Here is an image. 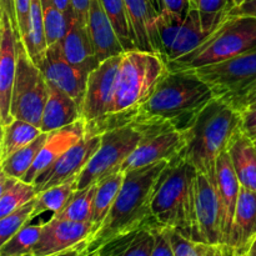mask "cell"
<instances>
[{"instance_id": "cell-1", "label": "cell", "mask_w": 256, "mask_h": 256, "mask_svg": "<svg viewBox=\"0 0 256 256\" xmlns=\"http://www.w3.org/2000/svg\"><path fill=\"white\" fill-rule=\"evenodd\" d=\"M215 99L209 85L190 70H170L152 96L140 105L130 122L169 125L188 132Z\"/></svg>"}, {"instance_id": "cell-2", "label": "cell", "mask_w": 256, "mask_h": 256, "mask_svg": "<svg viewBox=\"0 0 256 256\" xmlns=\"http://www.w3.org/2000/svg\"><path fill=\"white\" fill-rule=\"evenodd\" d=\"M172 160L125 172L122 189L98 232L88 240V252H92L115 238L158 226L152 212V200L160 175Z\"/></svg>"}, {"instance_id": "cell-3", "label": "cell", "mask_w": 256, "mask_h": 256, "mask_svg": "<svg viewBox=\"0 0 256 256\" xmlns=\"http://www.w3.org/2000/svg\"><path fill=\"white\" fill-rule=\"evenodd\" d=\"M169 72L166 60L154 52L140 49L122 52L109 115L88 124L89 132L102 134L110 128L129 122L132 115L152 96Z\"/></svg>"}, {"instance_id": "cell-4", "label": "cell", "mask_w": 256, "mask_h": 256, "mask_svg": "<svg viewBox=\"0 0 256 256\" xmlns=\"http://www.w3.org/2000/svg\"><path fill=\"white\" fill-rule=\"evenodd\" d=\"M240 128L242 112L225 100L215 98L189 130V142L182 156L215 185L218 158Z\"/></svg>"}, {"instance_id": "cell-5", "label": "cell", "mask_w": 256, "mask_h": 256, "mask_svg": "<svg viewBox=\"0 0 256 256\" xmlns=\"http://www.w3.org/2000/svg\"><path fill=\"white\" fill-rule=\"evenodd\" d=\"M198 170L179 155L160 175L152 200V212L159 226L192 239L194 230L195 182Z\"/></svg>"}, {"instance_id": "cell-6", "label": "cell", "mask_w": 256, "mask_h": 256, "mask_svg": "<svg viewBox=\"0 0 256 256\" xmlns=\"http://www.w3.org/2000/svg\"><path fill=\"white\" fill-rule=\"evenodd\" d=\"M256 49V18L228 15L190 54L168 62L170 70H188L226 62Z\"/></svg>"}, {"instance_id": "cell-7", "label": "cell", "mask_w": 256, "mask_h": 256, "mask_svg": "<svg viewBox=\"0 0 256 256\" xmlns=\"http://www.w3.org/2000/svg\"><path fill=\"white\" fill-rule=\"evenodd\" d=\"M100 135L102 142L99 149L80 174L78 189L96 184L112 172H119L125 160L142 142L144 129L142 125L129 122L110 128Z\"/></svg>"}, {"instance_id": "cell-8", "label": "cell", "mask_w": 256, "mask_h": 256, "mask_svg": "<svg viewBox=\"0 0 256 256\" xmlns=\"http://www.w3.org/2000/svg\"><path fill=\"white\" fill-rule=\"evenodd\" d=\"M50 85L36 64L30 59L22 39L18 40V64L12 94L10 114L14 119L42 125Z\"/></svg>"}, {"instance_id": "cell-9", "label": "cell", "mask_w": 256, "mask_h": 256, "mask_svg": "<svg viewBox=\"0 0 256 256\" xmlns=\"http://www.w3.org/2000/svg\"><path fill=\"white\" fill-rule=\"evenodd\" d=\"M188 70L206 82L216 99L232 102L256 89V49L226 62Z\"/></svg>"}, {"instance_id": "cell-10", "label": "cell", "mask_w": 256, "mask_h": 256, "mask_svg": "<svg viewBox=\"0 0 256 256\" xmlns=\"http://www.w3.org/2000/svg\"><path fill=\"white\" fill-rule=\"evenodd\" d=\"M162 56L166 62H175L196 49L210 34L204 30L196 4L192 2L186 16L162 10L156 20Z\"/></svg>"}, {"instance_id": "cell-11", "label": "cell", "mask_w": 256, "mask_h": 256, "mask_svg": "<svg viewBox=\"0 0 256 256\" xmlns=\"http://www.w3.org/2000/svg\"><path fill=\"white\" fill-rule=\"evenodd\" d=\"M139 125L144 129V136L122 165V172L139 169L162 160H172L182 155L188 146L189 130L182 132L169 125Z\"/></svg>"}, {"instance_id": "cell-12", "label": "cell", "mask_w": 256, "mask_h": 256, "mask_svg": "<svg viewBox=\"0 0 256 256\" xmlns=\"http://www.w3.org/2000/svg\"><path fill=\"white\" fill-rule=\"evenodd\" d=\"M192 240L214 246H224L222 209L216 188L199 172L195 182L194 230Z\"/></svg>"}, {"instance_id": "cell-13", "label": "cell", "mask_w": 256, "mask_h": 256, "mask_svg": "<svg viewBox=\"0 0 256 256\" xmlns=\"http://www.w3.org/2000/svg\"><path fill=\"white\" fill-rule=\"evenodd\" d=\"M122 55L100 62L99 66L89 74L82 106V118L86 120L88 124L100 122L109 115Z\"/></svg>"}, {"instance_id": "cell-14", "label": "cell", "mask_w": 256, "mask_h": 256, "mask_svg": "<svg viewBox=\"0 0 256 256\" xmlns=\"http://www.w3.org/2000/svg\"><path fill=\"white\" fill-rule=\"evenodd\" d=\"M100 142H102V135L86 132L82 140H79L49 169L36 178L34 185L38 194L52 186L78 179L92 155L99 149Z\"/></svg>"}, {"instance_id": "cell-15", "label": "cell", "mask_w": 256, "mask_h": 256, "mask_svg": "<svg viewBox=\"0 0 256 256\" xmlns=\"http://www.w3.org/2000/svg\"><path fill=\"white\" fill-rule=\"evenodd\" d=\"M38 66L50 85L64 92L82 106L89 74L65 59L62 42L48 46L46 52Z\"/></svg>"}, {"instance_id": "cell-16", "label": "cell", "mask_w": 256, "mask_h": 256, "mask_svg": "<svg viewBox=\"0 0 256 256\" xmlns=\"http://www.w3.org/2000/svg\"><path fill=\"white\" fill-rule=\"evenodd\" d=\"M18 40L12 18L0 10V122L6 125L14 118L10 114L12 94L18 64Z\"/></svg>"}, {"instance_id": "cell-17", "label": "cell", "mask_w": 256, "mask_h": 256, "mask_svg": "<svg viewBox=\"0 0 256 256\" xmlns=\"http://www.w3.org/2000/svg\"><path fill=\"white\" fill-rule=\"evenodd\" d=\"M92 222H76L52 218L42 226L34 256H50L88 242L94 235Z\"/></svg>"}, {"instance_id": "cell-18", "label": "cell", "mask_w": 256, "mask_h": 256, "mask_svg": "<svg viewBox=\"0 0 256 256\" xmlns=\"http://www.w3.org/2000/svg\"><path fill=\"white\" fill-rule=\"evenodd\" d=\"M86 132L88 122L82 118L74 124L48 132L46 140H45L34 165L29 170L26 176L24 178L25 182L34 184L40 174L49 169L70 148L74 146L79 140H82L86 135Z\"/></svg>"}, {"instance_id": "cell-19", "label": "cell", "mask_w": 256, "mask_h": 256, "mask_svg": "<svg viewBox=\"0 0 256 256\" xmlns=\"http://www.w3.org/2000/svg\"><path fill=\"white\" fill-rule=\"evenodd\" d=\"M215 188H216L220 209H222V242H224V246L229 249L230 235H232V222H234L242 185H240L236 172L232 166V159L226 150L222 152L218 158Z\"/></svg>"}, {"instance_id": "cell-20", "label": "cell", "mask_w": 256, "mask_h": 256, "mask_svg": "<svg viewBox=\"0 0 256 256\" xmlns=\"http://www.w3.org/2000/svg\"><path fill=\"white\" fill-rule=\"evenodd\" d=\"M256 239V192L242 186L230 235L229 250L242 256Z\"/></svg>"}, {"instance_id": "cell-21", "label": "cell", "mask_w": 256, "mask_h": 256, "mask_svg": "<svg viewBox=\"0 0 256 256\" xmlns=\"http://www.w3.org/2000/svg\"><path fill=\"white\" fill-rule=\"evenodd\" d=\"M136 48L162 56L156 20L159 12L152 0H125Z\"/></svg>"}, {"instance_id": "cell-22", "label": "cell", "mask_w": 256, "mask_h": 256, "mask_svg": "<svg viewBox=\"0 0 256 256\" xmlns=\"http://www.w3.org/2000/svg\"><path fill=\"white\" fill-rule=\"evenodd\" d=\"M88 29L99 62L125 52L100 0H90Z\"/></svg>"}, {"instance_id": "cell-23", "label": "cell", "mask_w": 256, "mask_h": 256, "mask_svg": "<svg viewBox=\"0 0 256 256\" xmlns=\"http://www.w3.org/2000/svg\"><path fill=\"white\" fill-rule=\"evenodd\" d=\"M62 49L65 59L86 74L100 65L88 25L80 24L78 20L70 24L66 35L62 40Z\"/></svg>"}, {"instance_id": "cell-24", "label": "cell", "mask_w": 256, "mask_h": 256, "mask_svg": "<svg viewBox=\"0 0 256 256\" xmlns=\"http://www.w3.org/2000/svg\"><path fill=\"white\" fill-rule=\"evenodd\" d=\"M80 119L82 106L64 92L50 85L49 96L42 116V132H52L74 124Z\"/></svg>"}, {"instance_id": "cell-25", "label": "cell", "mask_w": 256, "mask_h": 256, "mask_svg": "<svg viewBox=\"0 0 256 256\" xmlns=\"http://www.w3.org/2000/svg\"><path fill=\"white\" fill-rule=\"evenodd\" d=\"M226 152L240 185L256 192V145L252 138L240 128L230 140Z\"/></svg>"}, {"instance_id": "cell-26", "label": "cell", "mask_w": 256, "mask_h": 256, "mask_svg": "<svg viewBox=\"0 0 256 256\" xmlns=\"http://www.w3.org/2000/svg\"><path fill=\"white\" fill-rule=\"evenodd\" d=\"M154 228H144L139 232L115 238L86 254L96 256H152L155 242L152 232Z\"/></svg>"}, {"instance_id": "cell-27", "label": "cell", "mask_w": 256, "mask_h": 256, "mask_svg": "<svg viewBox=\"0 0 256 256\" xmlns=\"http://www.w3.org/2000/svg\"><path fill=\"white\" fill-rule=\"evenodd\" d=\"M36 196L38 192L32 182L5 174L0 175V218L6 216Z\"/></svg>"}, {"instance_id": "cell-28", "label": "cell", "mask_w": 256, "mask_h": 256, "mask_svg": "<svg viewBox=\"0 0 256 256\" xmlns=\"http://www.w3.org/2000/svg\"><path fill=\"white\" fill-rule=\"evenodd\" d=\"M42 134V132L39 126L25 120L12 119L9 124L2 125V162L18 150L32 144Z\"/></svg>"}, {"instance_id": "cell-29", "label": "cell", "mask_w": 256, "mask_h": 256, "mask_svg": "<svg viewBox=\"0 0 256 256\" xmlns=\"http://www.w3.org/2000/svg\"><path fill=\"white\" fill-rule=\"evenodd\" d=\"M125 172L119 170L112 172L109 176L104 178L98 182L96 192L94 198V205H92V224L95 226V232H98L104 220L106 219L120 189H122V182H124ZM94 232V234H95Z\"/></svg>"}, {"instance_id": "cell-30", "label": "cell", "mask_w": 256, "mask_h": 256, "mask_svg": "<svg viewBox=\"0 0 256 256\" xmlns=\"http://www.w3.org/2000/svg\"><path fill=\"white\" fill-rule=\"evenodd\" d=\"M22 42L26 49L28 54H29L30 59L35 64L39 65L48 50L42 0H32L29 26H28L26 35Z\"/></svg>"}, {"instance_id": "cell-31", "label": "cell", "mask_w": 256, "mask_h": 256, "mask_svg": "<svg viewBox=\"0 0 256 256\" xmlns=\"http://www.w3.org/2000/svg\"><path fill=\"white\" fill-rule=\"evenodd\" d=\"M48 138V132H42L39 138L34 140L32 144L22 149L18 150L9 158L2 162V174L9 175V176L22 179L26 176L29 170L34 165L42 145Z\"/></svg>"}, {"instance_id": "cell-32", "label": "cell", "mask_w": 256, "mask_h": 256, "mask_svg": "<svg viewBox=\"0 0 256 256\" xmlns=\"http://www.w3.org/2000/svg\"><path fill=\"white\" fill-rule=\"evenodd\" d=\"M96 188L98 184H94L84 189H78L66 205L52 218L76 222H92V205Z\"/></svg>"}, {"instance_id": "cell-33", "label": "cell", "mask_w": 256, "mask_h": 256, "mask_svg": "<svg viewBox=\"0 0 256 256\" xmlns=\"http://www.w3.org/2000/svg\"><path fill=\"white\" fill-rule=\"evenodd\" d=\"M125 52L138 49L125 0H100Z\"/></svg>"}, {"instance_id": "cell-34", "label": "cell", "mask_w": 256, "mask_h": 256, "mask_svg": "<svg viewBox=\"0 0 256 256\" xmlns=\"http://www.w3.org/2000/svg\"><path fill=\"white\" fill-rule=\"evenodd\" d=\"M78 180L79 178L40 192L36 196V206L32 214V219L45 212H52L54 215L58 214L78 190Z\"/></svg>"}, {"instance_id": "cell-35", "label": "cell", "mask_w": 256, "mask_h": 256, "mask_svg": "<svg viewBox=\"0 0 256 256\" xmlns=\"http://www.w3.org/2000/svg\"><path fill=\"white\" fill-rule=\"evenodd\" d=\"M44 224L25 225L5 244L0 245V256H34Z\"/></svg>"}, {"instance_id": "cell-36", "label": "cell", "mask_w": 256, "mask_h": 256, "mask_svg": "<svg viewBox=\"0 0 256 256\" xmlns=\"http://www.w3.org/2000/svg\"><path fill=\"white\" fill-rule=\"evenodd\" d=\"M42 5L46 42L48 46H52L64 39L69 30L70 22L54 0H42Z\"/></svg>"}, {"instance_id": "cell-37", "label": "cell", "mask_w": 256, "mask_h": 256, "mask_svg": "<svg viewBox=\"0 0 256 256\" xmlns=\"http://www.w3.org/2000/svg\"><path fill=\"white\" fill-rule=\"evenodd\" d=\"M35 206H36V198L22 206L18 208L6 216L0 218V245L5 244L12 235L29 224L30 220L32 219Z\"/></svg>"}, {"instance_id": "cell-38", "label": "cell", "mask_w": 256, "mask_h": 256, "mask_svg": "<svg viewBox=\"0 0 256 256\" xmlns=\"http://www.w3.org/2000/svg\"><path fill=\"white\" fill-rule=\"evenodd\" d=\"M236 0H198L195 4L200 12L204 30L212 32L228 16Z\"/></svg>"}, {"instance_id": "cell-39", "label": "cell", "mask_w": 256, "mask_h": 256, "mask_svg": "<svg viewBox=\"0 0 256 256\" xmlns=\"http://www.w3.org/2000/svg\"><path fill=\"white\" fill-rule=\"evenodd\" d=\"M154 232V248H152V256H175L174 249L170 242L169 235L165 228L162 226H155L152 229Z\"/></svg>"}, {"instance_id": "cell-40", "label": "cell", "mask_w": 256, "mask_h": 256, "mask_svg": "<svg viewBox=\"0 0 256 256\" xmlns=\"http://www.w3.org/2000/svg\"><path fill=\"white\" fill-rule=\"evenodd\" d=\"M15 14H16V22L19 28L20 39H24L29 26V15L32 8V0H14Z\"/></svg>"}, {"instance_id": "cell-41", "label": "cell", "mask_w": 256, "mask_h": 256, "mask_svg": "<svg viewBox=\"0 0 256 256\" xmlns=\"http://www.w3.org/2000/svg\"><path fill=\"white\" fill-rule=\"evenodd\" d=\"M228 15L256 18V0H236Z\"/></svg>"}, {"instance_id": "cell-42", "label": "cell", "mask_w": 256, "mask_h": 256, "mask_svg": "<svg viewBox=\"0 0 256 256\" xmlns=\"http://www.w3.org/2000/svg\"><path fill=\"white\" fill-rule=\"evenodd\" d=\"M165 10L179 16H186L192 8V0H162Z\"/></svg>"}, {"instance_id": "cell-43", "label": "cell", "mask_w": 256, "mask_h": 256, "mask_svg": "<svg viewBox=\"0 0 256 256\" xmlns=\"http://www.w3.org/2000/svg\"><path fill=\"white\" fill-rule=\"evenodd\" d=\"M242 129L250 138L256 136V108L242 112Z\"/></svg>"}, {"instance_id": "cell-44", "label": "cell", "mask_w": 256, "mask_h": 256, "mask_svg": "<svg viewBox=\"0 0 256 256\" xmlns=\"http://www.w3.org/2000/svg\"><path fill=\"white\" fill-rule=\"evenodd\" d=\"M75 20L82 25H88V14H89L90 0H70Z\"/></svg>"}, {"instance_id": "cell-45", "label": "cell", "mask_w": 256, "mask_h": 256, "mask_svg": "<svg viewBox=\"0 0 256 256\" xmlns=\"http://www.w3.org/2000/svg\"><path fill=\"white\" fill-rule=\"evenodd\" d=\"M229 104H232L240 112H245V110L254 109V108H256V89L248 92V94L242 95V96L238 98L236 100L229 102Z\"/></svg>"}, {"instance_id": "cell-46", "label": "cell", "mask_w": 256, "mask_h": 256, "mask_svg": "<svg viewBox=\"0 0 256 256\" xmlns=\"http://www.w3.org/2000/svg\"><path fill=\"white\" fill-rule=\"evenodd\" d=\"M88 252V242H82L78 244L76 246L68 249L65 252H58V254L50 255V256H86Z\"/></svg>"}, {"instance_id": "cell-47", "label": "cell", "mask_w": 256, "mask_h": 256, "mask_svg": "<svg viewBox=\"0 0 256 256\" xmlns=\"http://www.w3.org/2000/svg\"><path fill=\"white\" fill-rule=\"evenodd\" d=\"M54 2L55 4L58 5V8H59L65 15H66L68 20H69V22L72 24V22L75 20L74 12H72V2H70V0H54Z\"/></svg>"}, {"instance_id": "cell-48", "label": "cell", "mask_w": 256, "mask_h": 256, "mask_svg": "<svg viewBox=\"0 0 256 256\" xmlns=\"http://www.w3.org/2000/svg\"><path fill=\"white\" fill-rule=\"evenodd\" d=\"M152 5L155 6V9L158 10V12H159V14L162 12V10L165 9L162 0H152Z\"/></svg>"}, {"instance_id": "cell-49", "label": "cell", "mask_w": 256, "mask_h": 256, "mask_svg": "<svg viewBox=\"0 0 256 256\" xmlns=\"http://www.w3.org/2000/svg\"><path fill=\"white\" fill-rule=\"evenodd\" d=\"M242 256H256V239L254 240V242L252 244V246L249 248L246 252H245Z\"/></svg>"}, {"instance_id": "cell-50", "label": "cell", "mask_w": 256, "mask_h": 256, "mask_svg": "<svg viewBox=\"0 0 256 256\" xmlns=\"http://www.w3.org/2000/svg\"><path fill=\"white\" fill-rule=\"evenodd\" d=\"M252 140H254V142H255V145H256V136L252 138Z\"/></svg>"}, {"instance_id": "cell-51", "label": "cell", "mask_w": 256, "mask_h": 256, "mask_svg": "<svg viewBox=\"0 0 256 256\" xmlns=\"http://www.w3.org/2000/svg\"><path fill=\"white\" fill-rule=\"evenodd\" d=\"M86 256H96V255H92V254H86Z\"/></svg>"}, {"instance_id": "cell-52", "label": "cell", "mask_w": 256, "mask_h": 256, "mask_svg": "<svg viewBox=\"0 0 256 256\" xmlns=\"http://www.w3.org/2000/svg\"><path fill=\"white\" fill-rule=\"evenodd\" d=\"M192 2H194V4H195V2H198V0H192Z\"/></svg>"}]
</instances>
